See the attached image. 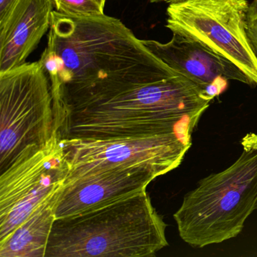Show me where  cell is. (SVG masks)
Segmentation results:
<instances>
[{"label": "cell", "mask_w": 257, "mask_h": 257, "mask_svg": "<svg viewBox=\"0 0 257 257\" xmlns=\"http://www.w3.org/2000/svg\"><path fill=\"white\" fill-rule=\"evenodd\" d=\"M69 172L56 133L41 148L18 159L0 176V241L42 203L62 189Z\"/></svg>", "instance_id": "ba28073f"}, {"label": "cell", "mask_w": 257, "mask_h": 257, "mask_svg": "<svg viewBox=\"0 0 257 257\" xmlns=\"http://www.w3.org/2000/svg\"><path fill=\"white\" fill-rule=\"evenodd\" d=\"M240 144V157L200 180L174 214L180 237L192 247L235 237L257 210V135L247 134Z\"/></svg>", "instance_id": "277c9868"}, {"label": "cell", "mask_w": 257, "mask_h": 257, "mask_svg": "<svg viewBox=\"0 0 257 257\" xmlns=\"http://www.w3.org/2000/svg\"><path fill=\"white\" fill-rule=\"evenodd\" d=\"M60 141L69 165L67 179L118 167H143L160 177L180 166L192 146V136L171 133L145 138Z\"/></svg>", "instance_id": "52a82bcc"}, {"label": "cell", "mask_w": 257, "mask_h": 257, "mask_svg": "<svg viewBox=\"0 0 257 257\" xmlns=\"http://www.w3.org/2000/svg\"><path fill=\"white\" fill-rule=\"evenodd\" d=\"M52 98L94 92L114 85L178 76L121 21L52 11L47 47L40 59Z\"/></svg>", "instance_id": "7a4b0ae2"}, {"label": "cell", "mask_w": 257, "mask_h": 257, "mask_svg": "<svg viewBox=\"0 0 257 257\" xmlns=\"http://www.w3.org/2000/svg\"><path fill=\"white\" fill-rule=\"evenodd\" d=\"M158 175L147 168H111L66 179L55 209L56 219L76 216L146 190Z\"/></svg>", "instance_id": "9c48e42d"}, {"label": "cell", "mask_w": 257, "mask_h": 257, "mask_svg": "<svg viewBox=\"0 0 257 257\" xmlns=\"http://www.w3.org/2000/svg\"><path fill=\"white\" fill-rule=\"evenodd\" d=\"M52 0H21L0 25V73L26 64L50 28Z\"/></svg>", "instance_id": "8fae6325"}, {"label": "cell", "mask_w": 257, "mask_h": 257, "mask_svg": "<svg viewBox=\"0 0 257 257\" xmlns=\"http://www.w3.org/2000/svg\"><path fill=\"white\" fill-rule=\"evenodd\" d=\"M213 99L182 75L135 81L53 102L59 140L191 135Z\"/></svg>", "instance_id": "6da1fadb"}, {"label": "cell", "mask_w": 257, "mask_h": 257, "mask_svg": "<svg viewBox=\"0 0 257 257\" xmlns=\"http://www.w3.org/2000/svg\"><path fill=\"white\" fill-rule=\"evenodd\" d=\"M150 2L153 4H159V3H164V4H172L176 3L181 2L183 0H150Z\"/></svg>", "instance_id": "2e32d148"}, {"label": "cell", "mask_w": 257, "mask_h": 257, "mask_svg": "<svg viewBox=\"0 0 257 257\" xmlns=\"http://www.w3.org/2000/svg\"><path fill=\"white\" fill-rule=\"evenodd\" d=\"M247 0H183L170 4L166 28L237 66L257 85V58L246 34Z\"/></svg>", "instance_id": "8992f818"}, {"label": "cell", "mask_w": 257, "mask_h": 257, "mask_svg": "<svg viewBox=\"0 0 257 257\" xmlns=\"http://www.w3.org/2000/svg\"><path fill=\"white\" fill-rule=\"evenodd\" d=\"M142 42L161 61L198 85L213 100L226 90L229 80L252 85L237 66L198 42L174 34L167 43Z\"/></svg>", "instance_id": "30bf717a"}, {"label": "cell", "mask_w": 257, "mask_h": 257, "mask_svg": "<svg viewBox=\"0 0 257 257\" xmlns=\"http://www.w3.org/2000/svg\"><path fill=\"white\" fill-rule=\"evenodd\" d=\"M21 0H0V25L7 22Z\"/></svg>", "instance_id": "9a60e30c"}, {"label": "cell", "mask_w": 257, "mask_h": 257, "mask_svg": "<svg viewBox=\"0 0 257 257\" xmlns=\"http://www.w3.org/2000/svg\"><path fill=\"white\" fill-rule=\"evenodd\" d=\"M245 28L249 46L257 58V0L249 4L245 18Z\"/></svg>", "instance_id": "5bb4252c"}, {"label": "cell", "mask_w": 257, "mask_h": 257, "mask_svg": "<svg viewBox=\"0 0 257 257\" xmlns=\"http://www.w3.org/2000/svg\"><path fill=\"white\" fill-rule=\"evenodd\" d=\"M40 61L0 73V173L55 134L53 99Z\"/></svg>", "instance_id": "5b68a950"}, {"label": "cell", "mask_w": 257, "mask_h": 257, "mask_svg": "<svg viewBox=\"0 0 257 257\" xmlns=\"http://www.w3.org/2000/svg\"><path fill=\"white\" fill-rule=\"evenodd\" d=\"M61 189L37 207L6 240L0 241V257H46Z\"/></svg>", "instance_id": "7c38bea8"}, {"label": "cell", "mask_w": 257, "mask_h": 257, "mask_svg": "<svg viewBox=\"0 0 257 257\" xmlns=\"http://www.w3.org/2000/svg\"><path fill=\"white\" fill-rule=\"evenodd\" d=\"M166 228L144 190L55 219L46 257L154 256L168 245Z\"/></svg>", "instance_id": "3957f363"}, {"label": "cell", "mask_w": 257, "mask_h": 257, "mask_svg": "<svg viewBox=\"0 0 257 257\" xmlns=\"http://www.w3.org/2000/svg\"><path fill=\"white\" fill-rule=\"evenodd\" d=\"M56 10L63 14L75 16L104 15L106 0H52Z\"/></svg>", "instance_id": "4fadbf2b"}]
</instances>
